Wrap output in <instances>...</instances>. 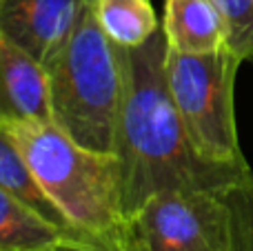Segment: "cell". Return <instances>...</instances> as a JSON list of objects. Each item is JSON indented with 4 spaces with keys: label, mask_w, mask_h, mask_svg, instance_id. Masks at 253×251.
Listing matches in <instances>:
<instances>
[{
    "label": "cell",
    "mask_w": 253,
    "mask_h": 251,
    "mask_svg": "<svg viewBox=\"0 0 253 251\" xmlns=\"http://www.w3.org/2000/svg\"><path fill=\"white\" fill-rule=\"evenodd\" d=\"M222 196L231 216V251H253V176Z\"/></svg>",
    "instance_id": "12"
},
{
    "label": "cell",
    "mask_w": 253,
    "mask_h": 251,
    "mask_svg": "<svg viewBox=\"0 0 253 251\" xmlns=\"http://www.w3.org/2000/svg\"><path fill=\"white\" fill-rule=\"evenodd\" d=\"M125 251H231V216L218 191L171 189L126 216Z\"/></svg>",
    "instance_id": "5"
},
{
    "label": "cell",
    "mask_w": 253,
    "mask_h": 251,
    "mask_svg": "<svg viewBox=\"0 0 253 251\" xmlns=\"http://www.w3.org/2000/svg\"><path fill=\"white\" fill-rule=\"evenodd\" d=\"M229 29V49L242 60L253 58V0H213Z\"/></svg>",
    "instance_id": "13"
},
{
    "label": "cell",
    "mask_w": 253,
    "mask_h": 251,
    "mask_svg": "<svg viewBox=\"0 0 253 251\" xmlns=\"http://www.w3.org/2000/svg\"><path fill=\"white\" fill-rule=\"evenodd\" d=\"M49 118L44 67L0 31V125Z\"/></svg>",
    "instance_id": "7"
},
{
    "label": "cell",
    "mask_w": 253,
    "mask_h": 251,
    "mask_svg": "<svg viewBox=\"0 0 253 251\" xmlns=\"http://www.w3.org/2000/svg\"><path fill=\"white\" fill-rule=\"evenodd\" d=\"M0 187L7 189L11 196H16L18 200H22L27 207H31L51 225L60 227L62 231H67L71 236H78L69 227V222L62 218V213L51 203V198L42 191L27 158L22 156L18 142L13 140V136L9 133V129L4 125H0ZM78 238H83V236H78Z\"/></svg>",
    "instance_id": "9"
},
{
    "label": "cell",
    "mask_w": 253,
    "mask_h": 251,
    "mask_svg": "<svg viewBox=\"0 0 253 251\" xmlns=\"http://www.w3.org/2000/svg\"><path fill=\"white\" fill-rule=\"evenodd\" d=\"M167 49L162 29L142 47H120L125 87L116 158L123 176L126 216L162 191L224 194L253 176L249 165H220L198 154L169 91Z\"/></svg>",
    "instance_id": "1"
},
{
    "label": "cell",
    "mask_w": 253,
    "mask_h": 251,
    "mask_svg": "<svg viewBox=\"0 0 253 251\" xmlns=\"http://www.w3.org/2000/svg\"><path fill=\"white\" fill-rule=\"evenodd\" d=\"M2 4H4V0H0V9H2Z\"/></svg>",
    "instance_id": "15"
},
{
    "label": "cell",
    "mask_w": 253,
    "mask_h": 251,
    "mask_svg": "<svg viewBox=\"0 0 253 251\" xmlns=\"http://www.w3.org/2000/svg\"><path fill=\"white\" fill-rule=\"evenodd\" d=\"M89 2L93 0H4L0 31L44 65L69 38Z\"/></svg>",
    "instance_id": "6"
},
{
    "label": "cell",
    "mask_w": 253,
    "mask_h": 251,
    "mask_svg": "<svg viewBox=\"0 0 253 251\" xmlns=\"http://www.w3.org/2000/svg\"><path fill=\"white\" fill-rule=\"evenodd\" d=\"M93 13L107 38L123 49L142 47L162 29L151 0H93Z\"/></svg>",
    "instance_id": "10"
},
{
    "label": "cell",
    "mask_w": 253,
    "mask_h": 251,
    "mask_svg": "<svg viewBox=\"0 0 253 251\" xmlns=\"http://www.w3.org/2000/svg\"><path fill=\"white\" fill-rule=\"evenodd\" d=\"M4 127L71 229L87 240L125 251L126 211L118 158L78 145L51 120H20Z\"/></svg>",
    "instance_id": "2"
},
{
    "label": "cell",
    "mask_w": 253,
    "mask_h": 251,
    "mask_svg": "<svg viewBox=\"0 0 253 251\" xmlns=\"http://www.w3.org/2000/svg\"><path fill=\"white\" fill-rule=\"evenodd\" d=\"M162 31L178 53H213L229 47V29L213 0H165Z\"/></svg>",
    "instance_id": "8"
},
{
    "label": "cell",
    "mask_w": 253,
    "mask_h": 251,
    "mask_svg": "<svg viewBox=\"0 0 253 251\" xmlns=\"http://www.w3.org/2000/svg\"><path fill=\"white\" fill-rule=\"evenodd\" d=\"M60 238H78L44 220L22 200L0 187V251H22L56 243Z\"/></svg>",
    "instance_id": "11"
},
{
    "label": "cell",
    "mask_w": 253,
    "mask_h": 251,
    "mask_svg": "<svg viewBox=\"0 0 253 251\" xmlns=\"http://www.w3.org/2000/svg\"><path fill=\"white\" fill-rule=\"evenodd\" d=\"M22 251H118V249L105 247L100 243L84 240V238H60L56 243H49V245L34 247V249H22Z\"/></svg>",
    "instance_id": "14"
},
{
    "label": "cell",
    "mask_w": 253,
    "mask_h": 251,
    "mask_svg": "<svg viewBox=\"0 0 253 251\" xmlns=\"http://www.w3.org/2000/svg\"><path fill=\"white\" fill-rule=\"evenodd\" d=\"M242 58L224 47L213 53L167 49V83L198 154L220 165L247 167L236 125V76Z\"/></svg>",
    "instance_id": "4"
},
{
    "label": "cell",
    "mask_w": 253,
    "mask_h": 251,
    "mask_svg": "<svg viewBox=\"0 0 253 251\" xmlns=\"http://www.w3.org/2000/svg\"><path fill=\"white\" fill-rule=\"evenodd\" d=\"M42 67L51 123L78 145L116 156L123 56L98 25L93 2L83 9L69 38Z\"/></svg>",
    "instance_id": "3"
}]
</instances>
